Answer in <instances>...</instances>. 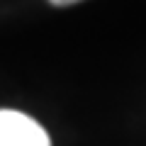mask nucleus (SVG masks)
I'll return each instance as SVG.
<instances>
[{
	"label": "nucleus",
	"mask_w": 146,
	"mask_h": 146,
	"mask_svg": "<svg viewBox=\"0 0 146 146\" xmlns=\"http://www.w3.org/2000/svg\"><path fill=\"white\" fill-rule=\"evenodd\" d=\"M51 5L56 7H68V5H76V3H80V0H49Z\"/></svg>",
	"instance_id": "f03ea898"
},
{
	"label": "nucleus",
	"mask_w": 146,
	"mask_h": 146,
	"mask_svg": "<svg viewBox=\"0 0 146 146\" xmlns=\"http://www.w3.org/2000/svg\"><path fill=\"white\" fill-rule=\"evenodd\" d=\"M0 146H51V139L36 119L17 110H0Z\"/></svg>",
	"instance_id": "f257e3e1"
}]
</instances>
